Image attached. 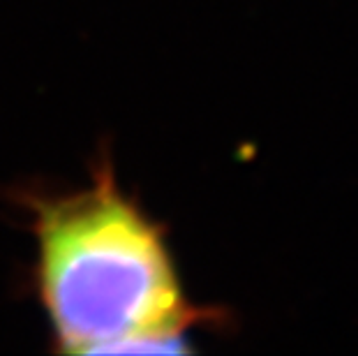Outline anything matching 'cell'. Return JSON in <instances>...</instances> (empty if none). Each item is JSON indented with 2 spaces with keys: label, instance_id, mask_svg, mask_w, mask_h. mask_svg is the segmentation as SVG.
Instances as JSON below:
<instances>
[{
  "label": "cell",
  "instance_id": "6da1fadb",
  "mask_svg": "<svg viewBox=\"0 0 358 356\" xmlns=\"http://www.w3.org/2000/svg\"><path fill=\"white\" fill-rule=\"evenodd\" d=\"M37 292L60 352H187L194 310L162 229L109 162L86 190L33 199Z\"/></svg>",
  "mask_w": 358,
  "mask_h": 356
}]
</instances>
